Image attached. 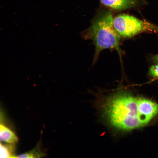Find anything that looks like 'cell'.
<instances>
[{"mask_svg":"<svg viewBox=\"0 0 158 158\" xmlns=\"http://www.w3.org/2000/svg\"><path fill=\"white\" fill-rule=\"evenodd\" d=\"M101 109L109 125L122 130L142 127L138 109V98L124 92L109 93L102 96Z\"/></svg>","mask_w":158,"mask_h":158,"instance_id":"obj_1","label":"cell"},{"mask_svg":"<svg viewBox=\"0 0 158 158\" xmlns=\"http://www.w3.org/2000/svg\"><path fill=\"white\" fill-rule=\"evenodd\" d=\"M113 20L111 12L108 11L100 16L92 25L91 37L95 46L93 65L104 49L116 50L120 54V36L114 28Z\"/></svg>","mask_w":158,"mask_h":158,"instance_id":"obj_2","label":"cell"},{"mask_svg":"<svg viewBox=\"0 0 158 158\" xmlns=\"http://www.w3.org/2000/svg\"><path fill=\"white\" fill-rule=\"evenodd\" d=\"M113 25L119 35L125 38L131 37L144 32H158V26L127 14L116 16L114 19Z\"/></svg>","mask_w":158,"mask_h":158,"instance_id":"obj_3","label":"cell"},{"mask_svg":"<svg viewBox=\"0 0 158 158\" xmlns=\"http://www.w3.org/2000/svg\"><path fill=\"white\" fill-rule=\"evenodd\" d=\"M137 104L140 120L143 126L158 114V104L147 99L138 98Z\"/></svg>","mask_w":158,"mask_h":158,"instance_id":"obj_4","label":"cell"},{"mask_svg":"<svg viewBox=\"0 0 158 158\" xmlns=\"http://www.w3.org/2000/svg\"><path fill=\"white\" fill-rule=\"evenodd\" d=\"M104 5L115 10H122L142 4L143 0H100Z\"/></svg>","mask_w":158,"mask_h":158,"instance_id":"obj_5","label":"cell"},{"mask_svg":"<svg viewBox=\"0 0 158 158\" xmlns=\"http://www.w3.org/2000/svg\"><path fill=\"white\" fill-rule=\"evenodd\" d=\"M0 140L1 142L11 144L16 143L18 141L16 134L2 124L0 125Z\"/></svg>","mask_w":158,"mask_h":158,"instance_id":"obj_6","label":"cell"},{"mask_svg":"<svg viewBox=\"0 0 158 158\" xmlns=\"http://www.w3.org/2000/svg\"><path fill=\"white\" fill-rule=\"evenodd\" d=\"M40 143L32 150L17 155L16 158H41L45 155L44 152L41 149Z\"/></svg>","mask_w":158,"mask_h":158,"instance_id":"obj_7","label":"cell"},{"mask_svg":"<svg viewBox=\"0 0 158 158\" xmlns=\"http://www.w3.org/2000/svg\"><path fill=\"white\" fill-rule=\"evenodd\" d=\"M0 144V158H16L17 155L14 154V148L12 145Z\"/></svg>","mask_w":158,"mask_h":158,"instance_id":"obj_8","label":"cell"},{"mask_svg":"<svg viewBox=\"0 0 158 158\" xmlns=\"http://www.w3.org/2000/svg\"><path fill=\"white\" fill-rule=\"evenodd\" d=\"M149 71L152 76L158 78V63L152 66L150 68Z\"/></svg>","mask_w":158,"mask_h":158,"instance_id":"obj_9","label":"cell"},{"mask_svg":"<svg viewBox=\"0 0 158 158\" xmlns=\"http://www.w3.org/2000/svg\"><path fill=\"white\" fill-rule=\"evenodd\" d=\"M154 59L158 63V55H157L154 57Z\"/></svg>","mask_w":158,"mask_h":158,"instance_id":"obj_10","label":"cell"}]
</instances>
